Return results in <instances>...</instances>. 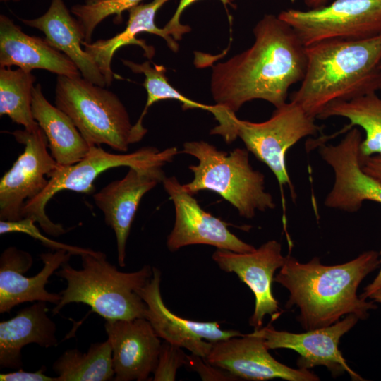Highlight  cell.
<instances>
[{
	"label": "cell",
	"mask_w": 381,
	"mask_h": 381,
	"mask_svg": "<svg viewBox=\"0 0 381 381\" xmlns=\"http://www.w3.org/2000/svg\"><path fill=\"white\" fill-rule=\"evenodd\" d=\"M252 46L212 67L215 102L212 113L221 125L248 102L263 99L279 108L291 85L306 69V46L295 30L277 16L265 14L253 28Z\"/></svg>",
	"instance_id": "6da1fadb"
},
{
	"label": "cell",
	"mask_w": 381,
	"mask_h": 381,
	"mask_svg": "<svg viewBox=\"0 0 381 381\" xmlns=\"http://www.w3.org/2000/svg\"><path fill=\"white\" fill-rule=\"evenodd\" d=\"M380 264L379 254L368 250L345 263L326 265L318 257L302 263L290 255L274 282L289 293L285 306L298 308L297 320L306 331L328 327L344 315L365 320L377 307L357 294L361 282Z\"/></svg>",
	"instance_id": "7a4b0ae2"
},
{
	"label": "cell",
	"mask_w": 381,
	"mask_h": 381,
	"mask_svg": "<svg viewBox=\"0 0 381 381\" xmlns=\"http://www.w3.org/2000/svg\"><path fill=\"white\" fill-rule=\"evenodd\" d=\"M306 69L290 100L318 118L330 103L350 101L381 90V35L330 40L306 47Z\"/></svg>",
	"instance_id": "3957f363"
},
{
	"label": "cell",
	"mask_w": 381,
	"mask_h": 381,
	"mask_svg": "<svg viewBox=\"0 0 381 381\" xmlns=\"http://www.w3.org/2000/svg\"><path fill=\"white\" fill-rule=\"evenodd\" d=\"M82 268L75 270L68 261L55 274L67 283L60 294L53 315L71 303H82L106 320L145 318L147 305L137 293L152 278V267L144 265L135 272H123L107 260L105 253L95 251L80 255Z\"/></svg>",
	"instance_id": "277c9868"
},
{
	"label": "cell",
	"mask_w": 381,
	"mask_h": 381,
	"mask_svg": "<svg viewBox=\"0 0 381 381\" xmlns=\"http://www.w3.org/2000/svg\"><path fill=\"white\" fill-rule=\"evenodd\" d=\"M181 152L198 160L197 165L188 167L193 173V180L183 184L189 193L215 192L246 219L254 217L257 210L275 208L272 195L265 191V176L250 165L248 150L236 148L227 153L200 140L184 143Z\"/></svg>",
	"instance_id": "5b68a950"
},
{
	"label": "cell",
	"mask_w": 381,
	"mask_h": 381,
	"mask_svg": "<svg viewBox=\"0 0 381 381\" xmlns=\"http://www.w3.org/2000/svg\"><path fill=\"white\" fill-rule=\"evenodd\" d=\"M55 106L72 120L90 146L126 152L133 143L128 113L119 97L82 76L58 75Z\"/></svg>",
	"instance_id": "8992f818"
},
{
	"label": "cell",
	"mask_w": 381,
	"mask_h": 381,
	"mask_svg": "<svg viewBox=\"0 0 381 381\" xmlns=\"http://www.w3.org/2000/svg\"><path fill=\"white\" fill-rule=\"evenodd\" d=\"M179 152L176 147L159 150L154 147H143L128 154H114L105 151L101 146L90 147L87 154L81 160L70 165H56L49 175V183L37 197L27 201L23 207V218L38 223L47 234L57 237L67 230L61 224L53 222L45 212L50 199L57 193L68 190L92 194L95 191L94 181L105 171L119 167L147 169L164 166L171 162Z\"/></svg>",
	"instance_id": "52a82bcc"
},
{
	"label": "cell",
	"mask_w": 381,
	"mask_h": 381,
	"mask_svg": "<svg viewBox=\"0 0 381 381\" xmlns=\"http://www.w3.org/2000/svg\"><path fill=\"white\" fill-rule=\"evenodd\" d=\"M318 131L320 127L315 123V118L290 100L276 108L265 121L251 122L234 116L224 125L212 128L210 134L221 135L226 143L240 138L246 150L272 171L281 190L287 185L292 197L295 198L286 166V152L302 138L315 135Z\"/></svg>",
	"instance_id": "ba28073f"
},
{
	"label": "cell",
	"mask_w": 381,
	"mask_h": 381,
	"mask_svg": "<svg viewBox=\"0 0 381 381\" xmlns=\"http://www.w3.org/2000/svg\"><path fill=\"white\" fill-rule=\"evenodd\" d=\"M278 16L306 47L325 40H360L381 35V0H334L306 11L287 9Z\"/></svg>",
	"instance_id": "9c48e42d"
},
{
	"label": "cell",
	"mask_w": 381,
	"mask_h": 381,
	"mask_svg": "<svg viewBox=\"0 0 381 381\" xmlns=\"http://www.w3.org/2000/svg\"><path fill=\"white\" fill-rule=\"evenodd\" d=\"M24 150L0 180V219L18 221L27 201L46 188L57 163L48 152V140L40 126L10 133Z\"/></svg>",
	"instance_id": "30bf717a"
},
{
	"label": "cell",
	"mask_w": 381,
	"mask_h": 381,
	"mask_svg": "<svg viewBox=\"0 0 381 381\" xmlns=\"http://www.w3.org/2000/svg\"><path fill=\"white\" fill-rule=\"evenodd\" d=\"M362 140L360 131L353 128L337 145L320 143L319 154L334 173L333 187L324 201L327 207L352 213L360 210L365 200L381 203V182L361 167Z\"/></svg>",
	"instance_id": "8fae6325"
},
{
	"label": "cell",
	"mask_w": 381,
	"mask_h": 381,
	"mask_svg": "<svg viewBox=\"0 0 381 381\" xmlns=\"http://www.w3.org/2000/svg\"><path fill=\"white\" fill-rule=\"evenodd\" d=\"M162 183L175 208L174 226L167 239L171 252L194 244L210 245L237 253L255 249L231 233L228 224L205 211L176 177H165Z\"/></svg>",
	"instance_id": "7c38bea8"
},
{
	"label": "cell",
	"mask_w": 381,
	"mask_h": 381,
	"mask_svg": "<svg viewBox=\"0 0 381 381\" xmlns=\"http://www.w3.org/2000/svg\"><path fill=\"white\" fill-rule=\"evenodd\" d=\"M358 320L356 315L349 314L332 325L303 333L279 331L270 323L266 327L255 329L250 334L262 338L269 350L287 349L297 352L299 368L310 370L315 366H325L334 377L346 372L353 380H363L351 369L338 347L341 337L351 329Z\"/></svg>",
	"instance_id": "4fadbf2b"
},
{
	"label": "cell",
	"mask_w": 381,
	"mask_h": 381,
	"mask_svg": "<svg viewBox=\"0 0 381 381\" xmlns=\"http://www.w3.org/2000/svg\"><path fill=\"white\" fill-rule=\"evenodd\" d=\"M212 258L222 270L235 273L254 294L255 308L249 320L254 329L262 327L265 315H271L272 321L280 315L279 303L272 291L274 273L286 260L280 243L270 240L248 253L217 249Z\"/></svg>",
	"instance_id": "5bb4252c"
},
{
	"label": "cell",
	"mask_w": 381,
	"mask_h": 381,
	"mask_svg": "<svg viewBox=\"0 0 381 381\" xmlns=\"http://www.w3.org/2000/svg\"><path fill=\"white\" fill-rule=\"evenodd\" d=\"M265 340L250 333L212 342L205 358L209 363L230 373L238 380L265 381H318L308 369L292 368L273 358Z\"/></svg>",
	"instance_id": "9a60e30c"
},
{
	"label": "cell",
	"mask_w": 381,
	"mask_h": 381,
	"mask_svg": "<svg viewBox=\"0 0 381 381\" xmlns=\"http://www.w3.org/2000/svg\"><path fill=\"white\" fill-rule=\"evenodd\" d=\"M72 254L66 250L40 255L43 267L30 277L24 276L32 267V255L15 246L6 248L0 257V313H9L15 306L33 301H45L57 305L61 294L46 290L51 275L69 261Z\"/></svg>",
	"instance_id": "2e32d148"
},
{
	"label": "cell",
	"mask_w": 381,
	"mask_h": 381,
	"mask_svg": "<svg viewBox=\"0 0 381 381\" xmlns=\"http://www.w3.org/2000/svg\"><path fill=\"white\" fill-rule=\"evenodd\" d=\"M162 167H128L123 179L111 181L92 195L95 205L104 214L106 224L115 234L121 267L126 265L127 240L142 198L166 177Z\"/></svg>",
	"instance_id": "e0dca14e"
},
{
	"label": "cell",
	"mask_w": 381,
	"mask_h": 381,
	"mask_svg": "<svg viewBox=\"0 0 381 381\" xmlns=\"http://www.w3.org/2000/svg\"><path fill=\"white\" fill-rule=\"evenodd\" d=\"M116 381H144L158 362L161 341L145 318L106 320Z\"/></svg>",
	"instance_id": "ac0fdd59"
},
{
	"label": "cell",
	"mask_w": 381,
	"mask_h": 381,
	"mask_svg": "<svg viewBox=\"0 0 381 381\" xmlns=\"http://www.w3.org/2000/svg\"><path fill=\"white\" fill-rule=\"evenodd\" d=\"M42 69L57 75L82 76L74 62L45 38L23 32L11 18L0 15V67Z\"/></svg>",
	"instance_id": "d6986e66"
},
{
	"label": "cell",
	"mask_w": 381,
	"mask_h": 381,
	"mask_svg": "<svg viewBox=\"0 0 381 381\" xmlns=\"http://www.w3.org/2000/svg\"><path fill=\"white\" fill-rule=\"evenodd\" d=\"M64 0H52L47 11L33 19H20L27 26L42 32L47 41L65 54L78 67L85 79L106 87L99 68L84 50V30L78 20L72 16Z\"/></svg>",
	"instance_id": "ffe728a7"
},
{
	"label": "cell",
	"mask_w": 381,
	"mask_h": 381,
	"mask_svg": "<svg viewBox=\"0 0 381 381\" xmlns=\"http://www.w3.org/2000/svg\"><path fill=\"white\" fill-rule=\"evenodd\" d=\"M169 0H152L147 4H140L130 8L129 18L124 30L113 37L99 40L94 42H83L84 50L91 56L102 73L107 86H109L114 78L111 61L115 52L121 47L129 44L140 46L145 55L151 59L155 49L145 44L143 40L136 38L140 32H149L162 37L169 48L174 52L179 50V44L163 28L155 24V16L158 10Z\"/></svg>",
	"instance_id": "44dd1931"
},
{
	"label": "cell",
	"mask_w": 381,
	"mask_h": 381,
	"mask_svg": "<svg viewBox=\"0 0 381 381\" xmlns=\"http://www.w3.org/2000/svg\"><path fill=\"white\" fill-rule=\"evenodd\" d=\"M45 301H37L21 309L12 318L0 322V368L20 369L23 347L36 344L56 346V325L47 315Z\"/></svg>",
	"instance_id": "7402d4cb"
},
{
	"label": "cell",
	"mask_w": 381,
	"mask_h": 381,
	"mask_svg": "<svg viewBox=\"0 0 381 381\" xmlns=\"http://www.w3.org/2000/svg\"><path fill=\"white\" fill-rule=\"evenodd\" d=\"M32 112L45 133L50 154L58 164H73L85 157L90 146L69 116L45 98L40 84L33 88Z\"/></svg>",
	"instance_id": "603a6c76"
},
{
	"label": "cell",
	"mask_w": 381,
	"mask_h": 381,
	"mask_svg": "<svg viewBox=\"0 0 381 381\" xmlns=\"http://www.w3.org/2000/svg\"><path fill=\"white\" fill-rule=\"evenodd\" d=\"M150 280L137 293L147 305L146 318L159 338L186 349L202 358L210 353L212 342H207L189 332L178 320L177 315L164 303L160 291L161 272L152 267Z\"/></svg>",
	"instance_id": "cb8c5ba5"
},
{
	"label": "cell",
	"mask_w": 381,
	"mask_h": 381,
	"mask_svg": "<svg viewBox=\"0 0 381 381\" xmlns=\"http://www.w3.org/2000/svg\"><path fill=\"white\" fill-rule=\"evenodd\" d=\"M340 116L351 126L362 128L365 133L360 145V155L365 157L381 155V98L376 93L350 101H337L328 104L318 116L320 119Z\"/></svg>",
	"instance_id": "d4e9b609"
},
{
	"label": "cell",
	"mask_w": 381,
	"mask_h": 381,
	"mask_svg": "<svg viewBox=\"0 0 381 381\" xmlns=\"http://www.w3.org/2000/svg\"><path fill=\"white\" fill-rule=\"evenodd\" d=\"M56 381H109L114 379L112 349L107 339L92 344L86 353L64 351L53 363Z\"/></svg>",
	"instance_id": "484cf974"
},
{
	"label": "cell",
	"mask_w": 381,
	"mask_h": 381,
	"mask_svg": "<svg viewBox=\"0 0 381 381\" xmlns=\"http://www.w3.org/2000/svg\"><path fill=\"white\" fill-rule=\"evenodd\" d=\"M36 80L31 71L18 68H0V115L32 131L39 126L32 112V91Z\"/></svg>",
	"instance_id": "4316f807"
},
{
	"label": "cell",
	"mask_w": 381,
	"mask_h": 381,
	"mask_svg": "<svg viewBox=\"0 0 381 381\" xmlns=\"http://www.w3.org/2000/svg\"><path fill=\"white\" fill-rule=\"evenodd\" d=\"M124 66L129 68L132 72L142 73L145 76L143 86L147 94L145 106L139 119L133 126V143H138L142 140L147 133V129L143 126V120L148 109L155 102L166 100L174 99L182 104L183 110L190 109H202L211 111L212 105L204 104L193 101L176 90L168 81L166 76V68L162 65L154 64L151 66V62L146 61L141 64L122 59Z\"/></svg>",
	"instance_id": "83f0119b"
},
{
	"label": "cell",
	"mask_w": 381,
	"mask_h": 381,
	"mask_svg": "<svg viewBox=\"0 0 381 381\" xmlns=\"http://www.w3.org/2000/svg\"><path fill=\"white\" fill-rule=\"evenodd\" d=\"M143 0H85L71 8V13L80 22L85 33L84 42L90 43L96 27L110 16H115L114 22L122 20L125 11L141 4Z\"/></svg>",
	"instance_id": "f1b7e54d"
},
{
	"label": "cell",
	"mask_w": 381,
	"mask_h": 381,
	"mask_svg": "<svg viewBox=\"0 0 381 381\" xmlns=\"http://www.w3.org/2000/svg\"><path fill=\"white\" fill-rule=\"evenodd\" d=\"M35 221L29 218H23L18 221H0V234L19 232L29 235L32 238L39 240L44 246L54 250H66L72 255H81L85 253H93L95 250L90 248L70 246L52 240L42 235L37 226Z\"/></svg>",
	"instance_id": "f546056e"
},
{
	"label": "cell",
	"mask_w": 381,
	"mask_h": 381,
	"mask_svg": "<svg viewBox=\"0 0 381 381\" xmlns=\"http://www.w3.org/2000/svg\"><path fill=\"white\" fill-rule=\"evenodd\" d=\"M183 348L166 341L162 343L154 381H174L178 370L185 365L186 354Z\"/></svg>",
	"instance_id": "4dcf8cb0"
},
{
	"label": "cell",
	"mask_w": 381,
	"mask_h": 381,
	"mask_svg": "<svg viewBox=\"0 0 381 381\" xmlns=\"http://www.w3.org/2000/svg\"><path fill=\"white\" fill-rule=\"evenodd\" d=\"M185 366L197 373L202 380H238L226 370L209 363L204 358L193 353L186 356Z\"/></svg>",
	"instance_id": "1f68e13d"
},
{
	"label": "cell",
	"mask_w": 381,
	"mask_h": 381,
	"mask_svg": "<svg viewBox=\"0 0 381 381\" xmlns=\"http://www.w3.org/2000/svg\"><path fill=\"white\" fill-rule=\"evenodd\" d=\"M198 0H180L176 10L163 28L165 32L172 37L176 42L182 39L183 35L190 31V26L183 25L181 21V16L184 10ZM224 5H229L234 7L228 0H219Z\"/></svg>",
	"instance_id": "d6a6232c"
},
{
	"label": "cell",
	"mask_w": 381,
	"mask_h": 381,
	"mask_svg": "<svg viewBox=\"0 0 381 381\" xmlns=\"http://www.w3.org/2000/svg\"><path fill=\"white\" fill-rule=\"evenodd\" d=\"M46 367L42 366L34 372L24 371L18 369L16 371L1 373V381H56V377H52L45 375Z\"/></svg>",
	"instance_id": "836d02e7"
},
{
	"label": "cell",
	"mask_w": 381,
	"mask_h": 381,
	"mask_svg": "<svg viewBox=\"0 0 381 381\" xmlns=\"http://www.w3.org/2000/svg\"><path fill=\"white\" fill-rule=\"evenodd\" d=\"M363 171L381 182V155H374L365 157L360 155Z\"/></svg>",
	"instance_id": "e575fe53"
},
{
	"label": "cell",
	"mask_w": 381,
	"mask_h": 381,
	"mask_svg": "<svg viewBox=\"0 0 381 381\" xmlns=\"http://www.w3.org/2000/svg\"><path fill=\"white\" fill-rule=\"evenodd\" d=\"M380 256H381V251H380ZM380 264H381V258H380ZM381 289V267L380 270V272H378L376 277L373 279V281L369 284L368 286H366L364 289L363 292L359 296L361 298L367 300L370 297V296L376 292L377 291Z\"/></svg>",
	"instance_id": "d590c367"
},
{
	"label": "cell",
	"mask_w": 381,
	"mask_h": 381,
	"mask_svg": "<svg viewBox=\"0 0 381 381\" xmlns=\"http://www.w3.org/2000/svg\"><path fill=\"white\" fill-rule=\"evenodd\" d=\"M305 4L310 8H316L325 6L327 0H303Z\"/></svg>",
	"instance_id": "8d00e7d4"
},
{
	"label": "cell",
	"mask_w": 381,
	"mask_h": 381,
	"mask_svg": "<svg viewBox=\"0 0 381 381\" xmlns=\"http://www.w3.org/2000/svg\"><path fill=\"white\" fill-rule=\"evenodd\" d=\"M369 298L372 299L375 303H381V289L373 294Z\"/></svg>",
	"instance_id": "74e56055"
},
{
	"label": "cell",
	"mask_w": 381,
	"mask_h": 381,
	"mask_svg": "<svg viewBox=\"0 0 381 381\" xmlns=\"http://www.w3.org/2000/svg\"><path fill=\"white\" fill-rule=\"evenodd\" d=\"M0 1H1V2H4V3H5V2L9 1H11V0H0ZM11 1H15V2H18V1H20V0H11Z\"/></svg>",
	"instance_id": "f35d334b"
},
{
	"label": "cell",
	"mask_w": 381,
	"mask_h": 381,
	"mask_svg": "<svg viewBox=\"0 0 381 381\" xmlns=\"http://www.w3.org/2000/svg\"><path fill=\"white\" fill-rule=\"evenodd\" d=\"M234 7L235 6L233 4V2L236 0H228Z\"/></svg>",
	"instance_id": "ab89813d"
},
{
	"label": "cell",
	"mask_w": 381,
	"mask_h": 381,
	"mask_svg": "<svg viewBox=\"0 0 381 381\" xmlns=\"http://www.w3.org/2000/svg\"><path fill=\"white\" fill-rule=\"evenodd\" d=\"M380 68L381 69V62L380 64V66H379Z\"/></svg>",
	"instance_id": "60d3db41"
}]
</instances>
